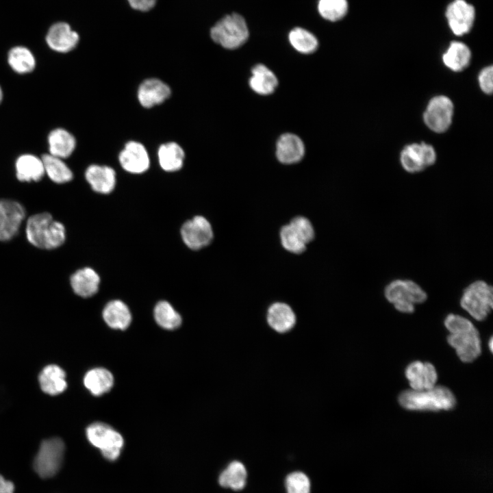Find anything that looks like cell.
Returning <instances> with one entry per match:
<instances>
[{"instance_id": "f1b7e54d", "label": "cell", "mask_w": 493, "mask_h": 493, "mask_svg": "<svg viewBox=\"0 0 493 493\" xmlns=\"http://www.w3.org/2000/svg\"><path fill=\"white\" fill-rule=\"evenodd\" d=\"M471 51L463 42L454 41L442 55V60L446 67L453 71L464 70L470 64Z\"/></svg>"}, {"instance_id": "30bf717a", "label": "cell", "mask_w": 493, "mask_h": 493, "mask_svg": "<svg viewBox=\"0 0 493 493\" xmlns=\"http://www.w3.org/2000/svg\"><path fill=\"white\" fill-rule=\"evenodd\" d=\"M181 235L187 246L193 250L207 246L214 237L211 224L202 216H196L184 223L181 228Z\"/></svg>"}, {"instance_id": "3957f363", "label": "cell", "mask_w": 493, "mask_h": 493, "mask_svg": "<svg viewBox=\"0 0 493 493\" xmlns=\"http://www.w3.org/2000/svg\"><path fill=\"white\" fill-rule=\"evenodd\" d=\"M211 38L227 49H235L244 44L249 31L245 19L239 14H227L210 29Z\"/></svg>"}, {"instance_id": "1f68e13d", "label": "cell", "mask_w": 493, "mask_h": 493, "mask_svg": "<svg viewBox=\"0 0 493 493\" xmlns=\"http://www.w3.org/2000/svg\"><path fill=\"white\" fill-rule=\"evenodd\" d=\"M246 478L247 472L244 464L233 461L220 474L218 483L223 488L238 491L245 487Z\"/></svg>"}, {"instance_id": "44dd1931", "label": "cell", "mask_w": 493, "mask_h": 493, "mask_svg": "<svg viewBox=\"0 0 493 493\" xmlns=\"http://www.w3.org/2000/svg\"><path fill=\"white\" fill-rule=\"evenodd\" d=\"M47 144L49 154L66 159L71 156L75 149L76 139L68 130L58 127L49 132Z\"/></svg>"}, {"instance_id": "ffe728a7", "label": "cell", "mask_w": 493, "mask_h": 493, "mask_svg": "<svg viewBox=\"0 0 493 493\" xmlns=\"http://www.w3.org/2000/svg\"><path fill=\"white\" fill-rule=\"evenodd\" d=\"M15 171L17 179L25 182L38 181L45 175L41 157L30 153L22 154L17 157Z\"/></svg>"}, {"instance_id": "4316f807", "label": "cell", "mask_w": 493, "mask_h": 493, "mask_svg": "<svg viewBox=\"0 0 493 493\" xmlns=\"http://www.w3.org/2000/svg\"><path fill=\"white\" fill-rule=\"evenodd\" d=\"M157 157L160 166L164 170L175 172L182 168L185 153L179 144L168 142L160 146Z\"/></svg>"}, {"instance_id": "ee69618b", "label": "cell", "mask_w": 493, "mask_h": 493, "mask_svg": "<svg viewBox=\"0 0 493 493\" xmlns=\"http://www.w3.org/2000/svg\"><path fill=\"white\" fill-rule=\"evenodd\" d=\"M492 342H493V340H492V338H491L490 339V342H489V346H490V349L491 351H492V345H493Z\"/></svg>"}, {"instance_id": "74e56055", "label": "cell", "mask_w": 493, "mask_h": 493, "mask_svg": "<svg viewBox=\"0 0 493 493\" xmlns=\"http://www.w3.org/2000/svg\"><path fill=\"white\" fill-rule=\"evenodd\" d=\"M289 224L306 244L313 240L315 233L313 225L309 219L299 216L293 218Z\"/></svg>"}, {"instance_id": "9c48e42d", "label": "cell", "mask_w": 493, "mask_h": 493, "mask_svg": "<svg viewBox=\"0 0 493 493\" xmlns=\"http://www.w3.org/2000/svg\"><path fill=\"white\" fill-rule=\"evenodd\" d=\"M435 160L436 153L434 148L423 142L407 145L400 155L403 168L410 173L423 170L433 165Z\"/></svg>"}, {"instance_id": "e575fe53", "label": "cell", "mask_w": 493, "mask_h": 493, "mask_svg": "<svg viewBox=\"0 0 493 493\" xmlns=\"http://www.w3.org/2000/svg\"><path fill=\"white\" fill-rule=\"evenodd\" d=\"M349 8L347 0H318V11L325 20L335 22L344 18Z\"/></svg>"}, {"instance_id": "b9f144b4", "label": "cell", "mask_w": 493, "mask_h": 493, "mask_svg": "<svg viewBox=\"0 0 493 493\" xmlns=\"http://www.w3.org/2000/svg\"><path fill=\"white\" fill-rule=\"evenodd\" d=\"M14 485L10 481L6 480L0 475V493H14Z\"/></svg>"}, {"instance_id": "d4e9b609", "label": "cell", "mask_w": 493, "mask_h": 493, "mask_svg": "<svg viewBox=\"0 0 493 493\" xmlns=\"http://www.w3.org/2000/svg\"><path fill=\"white\" fill-rule=\"evenodd\" d=\"M267 321L273 329L283 333L290 330L294 325L296 316L288 304L277 302L268 308Z\"/></svg>"}, {"instance_id": "277c9868", "label": "cell", "mask_w": 493, "mask_h": 493, "mask_svg": "<svg viewBox=\"0 0 493 493\" xmlns=\"http://www.w3.org/2000/svg\"><path fill=\"white\" fill-rule=\"evenodd\" d=\"M385 299L396 310L403 313H412L415 305L425 302L426 292L415 281L409 279H395L384 289Z\"/></svg>"}, {"instance_id": "60d3db41", "label": "cell", "mask_w": 493, "mask_h": 493, "mask_svg": "<svg viewBox=\"0 0 493 493\" xmlns=\"http://www.w3.org/2000/svg\"><path fill=\"white\" fill-rule=\"evenodd\" d=\"M131 8L141 12L151 10L156 4L157 0H127Z\"/></svg>"}, {"instance_id": "f35d334b", "label": "cell", "mask_w": 493, "mask_h": 493, "mask_svg": "<svg viewBox=\"0 0 493 493\" xmlns=\"http://www.w3.org/2000/svg\"><path fill=\"white\" fill-rule=\"evenodd\" d=\"M444 325L450 333L470 331L476 328L468 319L454 314H450L446 317Z\"/></svg>"}, {"instance_id": "9a60e30c", "label": "cell", "mask_w": 493, "mask_h": 493, "mask_svg": "<svg viewBox=\"0 0 493 493\" xmlns=\"http://www.w3.org/2000/svg\"><path fill=\"white\" fill-rule=\"evenodd\" d=\"M45 40L49 47L58 53H68L77 45L79 36L66 22L53 23L48 29Z\"/></svg>"}, {"instance_id": "d6a6232c", "label": "cell", "mask_w": 493, "mask_h": 493, "mask_svg": "<svg viewBox=\"0 0 493 493\" xmlns=\"http://www.w3.org/2000/svg\"><path fill=\"white\" fill-rule=\"evenodd\" d=\"M288 40L295 50L304 54L312 53L318 47L316 37L302 27L292 29L288 34Z\"/></svg>"}, {"instance_id": "5b68a950", "label": "cell", "mask_w": 493, "mask_h": 493, "mask_svg": "<svg viewBox=\"0 0 493 493\" xmlns=\"http://www.w3.org/2000/svg\"><path fill=\"white\" fill-rule=\"evenodd\" d=\"M460 305L475 319L485 320L493 307L492 286L483 280L475 281L464 290Z\"/></svg>"}, {"instance_id": "603a6c76", "label": "cell", "mask_w": 493, "mask_h": 493, "mask_svg": "<svg viewBox=\"0 0 493 493\" xmlns=\"http://www.w3.org/2000/svg\"><path fill=\"white\" fill-rule=\"evenodd\" d=\"M38 380L42 390L50 395L63 392L67 386L65 372L55 364L45 366L40 372Z\"/></svg>"}, {"instance_id": "7c38bea8", "label": "cell", "mask_w": 493, "mask_h": 493, "mask_svg": "<svg viewBox=\"0 0 493 493\" xmlns=\"http://www.w3.org/2000/svg\"><path fill=\"white\" fill-rule=\"evenodd\" d=\"M446 18L453 33L462 36L471 29L475 18V10L465 0H454L447 6Z\"/></svg>"}, {"instance_id": "83f0119b", "label": "cell", "mask_w": 493, "mask_h": 493, "mask_svg": "<svg viewBox=\"0 0 493 493\" xmlns=\"http://www.w3.org/2000/svg\"><path fill=\"white\" fill-rule=\"evenodd\" d=\"M84 384L92 394L101 396L111 390L114 385V377L104 368H94L86 373Z\"/></svg>"}, {"instance_id": "7bdbcfd3", "label": "cell", "mask_w": 493, "mask_h": 493, "mask_svg": "<svg viewBox=\"0 0 493 493\" xmlns=\"http://www.w3.org/2000/svg\"><path fill=\"white\" fill-rule=\"evenodd\" d=\"M3 93L2 88L0 86V103H1V101L3 100Z\"/></svg>"}, {"instance_id": "e0dca14e", "label": "cell", "mask_w": 493, "mask_h": 493, "mask_svg": "<svg viewBox=\"0 0 493 493\" xmlns=\"http://www.w3.org/2000/svg\"><path fill=\"white\" fill-rule=\"evenodd\" d=\"M170 93V88L165 82L157 78H149L139 86L138 99L142 107L150 108L162 103Z\"/></svg>"}, {"instance_id": "7a4b0ae2", "label": "cell", "mask_w": 493, "mask_h": 493, "mask_svg": "<svg viewBox=\"0 0 493 493\" xmlns=\"http://www.w3.org/2000/svg\"><path fill=\"white\" fill-rule=\"evenodd\" d=\"M399 402L403 407L409 410L440 411L453 409L456 399L448 388L434 386L429 390H405L400 394Z\"/></svg>"}, {"instance_id": "ac0fdd59", "label": "cell", "mask_w": 493, "mask_h": 493, "mask_svg": "<svg viewBox=\"0 0 493 493\" xmlns=\"http://www.w3.org/2000/svg\"><path fill=\"white\" fill-rule=\"evenodd\" d=\"M304 154L305 146L298 136L286 133L278 139L276 144V156L280 162L286 164L299 162Z\"/></svg>"}, {"instance_id": "5bb4252c", "label": "cell", "mask_w": 493, "mask_h": 493, "mask_svg": "<svg viewBox=\"0 0 493 493\" xmlns=\"http://www.w3.org/2000/svg\"><path fill=\"white\" fill-rule=\"evenodd\" d=\"M447 340L464 362H471L481 354V344L477 328L470 331L450 333Z\"/></svg>"}, {"instance_id": "8992f818", "label": "cell", "mask_w": 493, "mask_h": 493, "mask_svg": "<svg viewBox=\"0 0 493 493\" xmlns=\"http://www.w3.org/2000/svg\"><path fill=\"white\" fill-rule=\"evenodd\" d=\"M86 434L89 442L101 451L105 459L114 461L119 457L124 440L112 427L101 422H94L86 428Z\"/></svg>"}, {"instance_id": "836d02e7", "label": "cell", "mask_w": 493, "mask_h": 493, "mask_svg": "<svg viewBox=\"0 0 493 493\" xmlns=\"http://www.w3.org/2000/svg\"><path fill=\"white\" fill-rule=\"evenodd\" d=\"M154 318L157 325L165 329H175L181 324L180 314L166 301H161L156 304Z\"/></svg>"}, {"instance_id": "4fadbf2b", "label": "cell", "mask_w": 493, "mask_h": 493, "mask_svg": "<svg viewBox=\"0 0 493 493\" xmlns=\"http://www.w3.org/2000/svg\"><path fill=\"white\" fill-rule=\"evenodd\" d=\"M118 160L125 170L133 174L143 173L150 166L148 151L142 143L136 141H129L125 144Z\"/></svg>"}, {"instance_id": "4dcf8cb0", "label": "cell", "mask_w": 493, "mask_h": 493, "mask_svg": "<svg viewBox=\"0 0 493 493\" xmlns=\"http://www.w3.org/2000/svg\"><path fill=\"white\" fill-rule=\"evenodd\" d=\"M45 175L56 184H65L72 180L73 174L64 159L49 153L42 155Z\"/></svg>"}, {"instance_id": "8fae6325", "label": "cell", "mask_w": 493, "mask_h": 493, "mask_svg": "<svg viewBox=\"0 0 493 493\" xmlns=\"http://www.w3.org/2000/svg\"><path fill=\"white\" fill-rule=\"evenodd\" d=\"M25 217V210L18 202L0 199V241H9L18 233Z\"/></svg>"}, {"instance_id": "f546056e", "label": "cell", "mask_w": 493, "mask_h": 493, "mask_svg": "<svg viewBox=\"0 0 493 493\" xmlns=\"http://www.w3.org/2000/svg\"><path fill=\"white\" fill-rule=\"evenodd\" d=\"M8 63L13 71L24 75L32 72L36 67L33 53L24 46H15L8 53Z\"/></svg>"}, {"instance_id": "8d00e7d4", "label": "cell", "mask_w": 493, "mask_h": 493, "mask_svg": "<svg viewBox=\"0 0 493 493\" xmlns=\"http://www.w3.org/2000/svg\"><path fill=\"white\" fill-rule=\"evenodd\" d=\"M285 485L287 493H309L310 481L303 472L295 471L286 478Z\"/></svg>"}, {"instance_id": "cb8c5ba5", "label": "cell", "mask_w": 493, "mask_h": 493, "mask_svg": "<svg viewBox=\"0 0 493 493\" xmlns=\"http://www.w3.org/2000/svg\"><path fill=\"white\" fill-rule=\"evenodd\" d=\"M105 323L114 329L125 330L131 322V314L127 305L120 300L108 303L103 310Z\"/></svg>"}, {"instance_id": "ba28073f", "label": "cell", "mask_w": 493, "mask_h": 493, "mask_svg": "<svg viewBox=\"0 0 493 493\" xmlns=\"http://www.w3.org/2000/svg\"><path fill=\"white\" fill-rule=\"evenodd\" d=\"M454 106L451 100L444 95L433 97L423 114L424 122L433 131L443 133L451 125Z\"/></svg>"}, {"instance_id": "d6986e66", "label": "cell", "mask_w": 493, "mask_h": 493, "mask_svg": "<svg viewBox=\"0 0 493 493\" xmlns=\"http://www.w3.org/2000/svg\"><path fill=\"white\" fill-rule=\"evenodd\" d=\"M85 177L92 189L99 193L108 194L116 186V172L108 166L90 165L86 170Z\"/></svg>"}, {"instance_id": "ab89813d", "label": "cell", "mask_w": 493, "mask_h": 493, "mask_svg": "<svg viewBox=\"0 0 493 493\" xmlns=\"http://www.w3.org/2000/svg\"><path fill=\"white\" fill-rule=\"evenodd\" d=\"M492 66H489L483 68L479 75L478 81L479 86L481 90L485 94H491L492 92Z\"/></svg>"}, {"instance_id": "7402d4cb", "label": "cell", "mask_w": 493, "mask_h": 493, "mask_svg": "<svg viewBox=\"0 0 493 493\" xmlns=\"http://www.w3.org/2000/svg\"><path fill=\"white\" fill-rule=\"evenodd\" d=\"M100 283L99 275L91 268L86 267L77 270L71 277V285L76 294L90 297L95 294Z\"/></svg>"}, {"instance_id": "52a82bcc", "label": "cell", "mask_w": 493, "mask_h": 493, "mask_svg": "<svg viewBox=\"0 0 493 493\" xmlns=\"http://www.w3.org/2000/svg\"><path fill=\"white\" fill-rule=\"evenodd\" d=\"M65 451L64 442L59 438L44 440L34 459V468L43 479L50 478L60 470Z\"/></svg>"}, {"instance_id": "484cf974", "label": "cell", "mask_w": 493, "mask_h": 493, "mask_svg": "<svg viewBox=\"0 0 493 493\" xmlns=\"http://www.w3.org/2000/svg\"><path fill=\"white\" fill-rule=\"evenodd\" d=\"M251 74L249 84L255 92L268 95L275 91L278 80L274 73L267 66L258 64L253 67Z\"/></svg>"}, {"instance_id": "2e32d148", "label": "cell", "mask_w": 493, "mask_h": 493, "mask_svg": "<svg viewBox=\"0 0 493 493\" xmlns=\"http://www.w3.org/2000/svg\"><path fill=\"white\" fill-rule=\"evenodd\" d=\"M405 376L414 390H429L435 386L438 379L436 370L429 362L415 361L405 369Z\"/></svg>"}, {"instance_id": "6da1fadb", "label": "cell", "mask_w": 493, "mask_h": 493, "mask_svg": "<svg viewBox=\"0 0 493 493\" xmlns=\"http://www.w3.org/2000/svg\"><path fill=\"white\" fill-rule=\"evenodd\" d=\"M25 233L27 240L33 246L47 250L60 246L66 239L64 226L47 212L30 216L26 224Z\"/></svg>"}, {"instance_id": "d590c367", "label": "cell", "mask_w": 493, "mask_h": 493, "mask_svg": "<svg viewBox=\"0 0 493 493\" xmlns=\"http://www.w3.org/2000/svg\"><path fill=\"white\" fill-rule=\"evenodd\" d=\"M282 246L288 251L300 254L306 249L307 244L296 234L290 224L283 225L279 232Z\"/></svg>"}]
</instances>
